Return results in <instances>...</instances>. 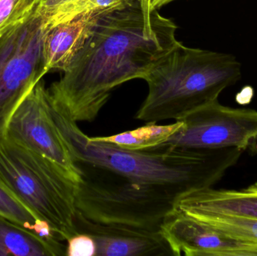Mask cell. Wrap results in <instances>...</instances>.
Wrapping results in <instances>:
<instances>
[{
	"label": "cell",
	"instance_id": "obj_1",
	"mask_svg": "<svg viewBox=\"0 0 257 256\" xmlns=\"http://www.w3.org/2000/svg\"><path fill=\"white\" fill-rule=\"evenodd\" d=\"M176 24L139 0L107 12L60 81L48 89L56 105L77 122H92L111 91L151 69L181 42Z\"/></svg>",
	"mask_w": 257,
	"mask_h": 256
},
{
	"label": "cell",
	"instance_id": "obj_2",
	"mask_svg": "<svg viewBox=\"0 0 257 256\" xmlns=\"http://www.w3.org/2000/svg\"><path fill=\"white\" fill-rule=\"evenodd\" d=\"M50 111L74 162H90L133 181L172 189L181 195L212 188L244 152L235 147L190 149L164 144L146 150H124L111 143L91 141L51 96Z\"/></svg>",
	"mask_w": 257,
	"mask_h": 256
},
{
	"label": "cell",
	"instance_id": "obj_3",
	"mask_svg": "<svg viewBox=\"0 0 257 256\" xmlns=\"http://www.w3.org/2000/svg\"><path fill=\"white\" fill-rule=\"evenodd\" d=\"M241 76V64L234 56L180 43L144 79L148 94L136 118L147 123L181 120L218 99Z\"/></svg>",
	"mask_w": 257,
	"mask_h": 256
},
{
	"label": "cell",
	"instance_id": "obj_4",
	"mask_svg": "<svg viewBox=\"0 0 257 256\" xmlns=\"http://www.w3.org/2000/svg\"><path fill=\"white\" fill-rule=\"evenodd\" d=\"M79 180L45 156L3 137L0 186L62 241L78 234L75 189Z\"/></svg>",
	"mask_w": 257,
	"mask_h": 256
},
{
	"label": "cell",
	"instance_id": "obj_5",
	"mask_svg": "<svg viewBox=\"0 0 257 256\" xmlns=\"http://www.w3.org/2000/svg\"><path fill=\"white\" fill-rule=\"evenodd\" d=\"M75 163L80 175L75 207L90 220L160 229L175 211L181 195L172 189L138 183L90 162Z\"/></svg>",
	"mask_w": 257,
	"mask_h": 256
},
{
	"label": "cell",
	"instance_id": "obj_6",
	"mask_svg": "<svg viewBox=\"0 0 257 256\" xmlns=\"http://www.w3.org/2000/svg\"><path fill=\"white\" fill-rule=\"evenodd\" d=\"M37 12L0 35V139L15 110L48 73Z\"/></svg>",
	"mask_w": 257,
	"mask_h": 256
},
{
	"label": "cell",
	"instance_id": "obj_7",
	"mask_svg": "<svg viewBox=\"0 0 257 256\" xmlns=\"http://www.w3.org/2000/svg\"><path fill=\"white\" fill-rule=\"evenodd\" d=\"M184 125L164 145L190 149L235 147L247 150L257 141V111L209 102L181 119Z\"/></svg>",
	"mask_w": 257,
	"mask_h": 256
},
{
	"label": "cell",
	"instance_id": "obj_8",
	"mask_svg": "<svg viewBox=\"0 0 257 256\" xmlns=\"http://www.w3.org/2000/svg\"><path fill=\"white\" fill-rule=\"evenodd\" d=\"M51 159L80 180L73 158L50 111V94L41 80L18 107L5 136Z\"/></svg>",
	"mask_w": 257,
	"mask_h": 256
},
{
	"label": "cell",
	"instance_id": "obj_9",
	"mask_svg": "<svg viewBox=\"0 0 257 256\" xmlns=\"http://www.w3.org/2000/svg\"><path fill=\"white\" fill-rule=\"evenodd\" d=\"M160 230L174 256H257V245L228 237L176 210Z\"/></svg>",
	"mask_w": 257,
	"mask_h": 256
},
{
	"label": "cell",
	"instance_id": "obj_10",
	"mask_svg": "<svg viewBox=\"0 0 257 256\" xmlns=\"http://www.w3.org/2000/svg\"><path fill=\"white\" fill-rule=\"evenodd\" d=\"M75 228L94 240L96 256H174L160 229L94 222L78 210Z\"/></svg>",
	"mask_w": 257,
	"mask_h": 256
},
{
	"label": "cell",
	"instance_id": "obj_11",
	"mask_svg": "<svg viewBox=\"0 0 257 256\" xmlns=\"http://www.w3.org/2000/svg\"><path fill=\"white\" fill-rule=\"evenodd\" d=\"M111 11L92 12L57 25L44 26V55L48 72H66L93 33L100 18Z\"/></svg>",
	"mask_w": 257,
	"mask_h": 256
},
{
	"label": "cell",
	"instance_id": "obj_12",
	"mask_svg": "<svg viewBox=\"0 0 257 256\" xmlns=\"http://www.w3.org/2000/svg\"><path fill=\"white\" fill-rule=\"evenodd\" d=\"M175 210L184 215L218 213L257 219V183L245 189L193 191L181 195Z\"/></svg>",
	"mask_w": 257,
	"mask_h": 256
},
{
	"label": "cell",
	"instance_id": "obj_13",
	"mask_svg": "<svg viewBox=\"0 0 257 256\" xmlns=\"http://www.w3.org/2000/svg\"><path fill=\"white\" fill-rule=\"evenodd\" d=\"M63 241L48 239L0 214V256H63Z\"/></svg>",
	"mask_w": 257,
	"mask_h": 256
},
{
	"label": "cell",
	"instance_id": "obj_14",
	"mask_svg": "<svg viewBox=\"0 0 257 256\" xmlns=\"http://www.w3.org/2000/svg\"><path fill=\"white\" fill-rule=\"evenodd\" d=\"M182 120H176L172 124H148L133 130L126 131L111 136L89 137L91 141L111 143L127 150H142L157 147L166 142L182 127Z\"/></svg>",
	"mask_w": 257,
	"mask_h": 256
},
{
	"label": "cell",
	"instance_id": "obj_15",
	"mask_svg": "<svg viewBox=\"0 0 257 256\" xmlns=\"http://www.w3.org/2000/svg\"><path fill=\"white\" fill-rule=\"evenodd\" d=\"M185 216L199 221L228 237L257 245L256 219L218 213H192Z\"/></svg>",
	"mask_w": 257,
	"mask_h": 256
},
{
	"label": "cell",
	"instance_id": "obj_16",
	"mask_svg": "<svg viewBox=\"0 0 257 256\" xmlns=\"http://www.w3.org/2000/svg\"><path fill=\"white\" fill-rule=\"evenodd\" d=\"M131 0H66L43 17L45 27L72 21L81 15L123 7Z\"/></svg>",
	"mask_w": 257,
	"mask_h": 256
},
{
	"label": "cell",
	"instance_id": "obj_17",
	"mask_svg": "<svg viewBox=\"0 0 257 256\" xmlns=\"http://www.w3.org/2000/svg\"><path fill=\"white\" fill-rule=\"evenodd\" d=\"M0 214L36 231L48 239H57L48 224L39 222L33 215L0 186Z\"/></svg>",
	"mask_w": 257,
	"mask_h": 256
},
{
	"label": "cell",
	"instance_id": "obj_18",
	"mask_svg": "<svg viewBox=\"0 0 257 256\" xmlns=\"http://www.w3.org/2000/svg\"><path fill=\"white\" fill-rule=\"evenodd\" d=\"M42 0H0V35L31 16Z\"/></svg>",
	"mask_w": 257,
	"mask_h": 256
},
{
	"label": "cell",
	"instance_id": "obj_19",
	"mask_svg": "<svg viewBox=\"0 0 257 256\" xmlns=\"http://www.w3.org/2000/svg\"><path fill=\"white\" fill-rule=\"evenodd\" d=\"M66 256H96V245L90 236L77 234L67 240Z\"/></svg>",
	"mask_w": 257,
	"mask_h": 256
},
{
	"label": "cell",
	"instance_id": "obj_20",
	"mask_svg": "<svg viewBox=\"0 0 257 256\" xmlns=\"http://www.w3.org/2000/svg\"><path fill=\"white\" fill-rule=\"evenodd\" d=\"M65 1L66 0H43L39 5L36 12L43 18L47 14L49 13L52 9Z\"/></svg>",
	"mask_w": 257,
	"mask_h": 256
},
{
	"label": "cell",
	"instance_id": "obj_21",
	"mask_svg": "<svg viewBox=\"0 0 257 256\" xmlns=\"http://www.w3.org/2000/svg\"><path fill=\"white\" fill-rule=\"evenodd\" d=\"M174 1H175V0H156V1L154 2V5H153V9H160L162 6L169 4V3Z\"/></svg>",
	"mask_w": 257,
	"mask_h": 256
},
{
	"label": "cell",
	"instance_id": "obj_22",
	"mask_svg": "<svg viewBox=\"0 0 257 256\" xmlns=\"http://www.w3.org/2000/svg\"><path fill=\"white\" fill-rule=\"evenodd\" d=\"M139 1H140L141 4L145 9H148V10L155 9H153V5H154V2L156 0H139Z\"/></svg>",
	"mask_w": 257,
	"mask_h": 256
},
{
	"label": "cell",
	"instance_id": "obj_23",
	"mask_svg": "<svg viewBox=\"0 0 257 256\" xmlns=\"http://www.w3.org/2000/svg\"><path fill=\"white\" fill-rule=\"evenodd\" d=\"M42 1H43V0H42Z\"/></svg>",
	"mask_w": 257,
	"mask_h": 256
}]
</instances>
